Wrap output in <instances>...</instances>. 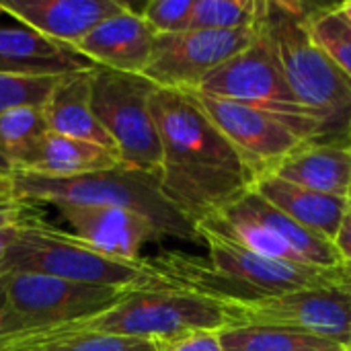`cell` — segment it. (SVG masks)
<instances>
[{
  "label": "cell",
  "instance_id": "cell-1",
  "mask_svg": "<svg viewBox=\"0 0 351 351\" xmlns=\"http://www.w3.org/2000/svg\"><path fill=\"white\" fill-rule=\"evenodd\" d=\"M150 111L162 150L160 189L195 226L253 189V171L193 93L156 88Z\"/></svg>",
  "mask_w": 351,
  "mask_h": 351
},
{
  "label": "cell",
  "instance_id": "cell-2",
  "mask_svg": "<svg viewBox=\"0 0 351 351\" xmlns=\"http://www.w3.org/2000/svg\"><path fill=\"white\" fill-rule=\"evenodd\" d=\"M315 6L263 2L257 29L267 39L294 97L321 119L323 144H351V82L311 37L308 14Z\"/></svg>",
  "mask_w": 351,
  "mask_h": 351
},
{
  "label": "cell",
  "instance_id": "cell-3",
  "mask_svg": "<svg viewBox=\"0 0 351 351\" xmlns=\"http://www.w3.org/2000/svg\"><path fill=\"white\" fill-rule=\"evenodd\" d=\"M14 193L35 206H113L142 214L148 218L162 239L199 241L197 226L177 210L160 189L158 175L138 171L125 165L115 169L76 175V177H47L29 171H14L10 175Z\"/></svg>",
  "mask_w": 351,
  "mask_h": 351
},
{
  "label": "cell",
  "instance_id": "cell-4",
  "mask_svg": "<svg viewBox=\"0 0 351 351\" xmlns=\"http://www.w3.org/2000/svg\"><path fill=\"white\" fill-rule=\"evenodd\" d=\"M245 325L241 308L214 298L169 286L132 290L109 311L70 325L45 329L53 333H105L152 343L191 333H220ZM41 331V329H39Z\"/></svg>",
  "mask_w": 351,
  "mask_h": 351
},
{
  "label": "cell",
  "instance_id": "cell-5",
  "mask_svg": "<svg viewBox=\"0 0 351 351\" xmlns=\"http://www.w3.org/2000/svg\"><path fill=\"white\" fill-rule=\"evenodd\" d=\"M4 274H39L88 286L132 290L162 286L148 257L138 261L107 257L76 234L51 226L41 216L21 224L19 237L0 269V276Z\"/></svg>",
  "mask_w": 351,
  "mask_h": 351
},
{
  "label": "cell",
  "instance_id": "cell-6",
  "mask_svg": "<svg viewBox=\"0 0 351 351\" xmlns=\"http://www.w3.org/2000/svg\"><path fill=\"white\" fill-rule=\"evenodd\" d=\"M193 93L259 109L284 121L308 144H323L325 140L321 119L294 97L267 39L259 29L257 39L245 51L218 66Z\"/></svg>",
  "mask_w": 351,
  "mask_h": 351
},
{
  "label": "cell",
  "instance_id": "cell-7",
  "mask_svg": "<svg viewBox=\"0 0 351 351\" xmlns=\"http://www.w3.org/2000/svg\"><path fill=\"white\" fill-rule=\"evenodd\" d=\"M156 86L142 74H125L95 66L90 72V105L97 121L113 140L125 167L160 173V138L150 111Z\"/></svg>",
  "mask_w": 351,
  "mask_h": 351
},
{
  "label": "cell",
  "instance_id": "cell-8",
  "mask_svg": "<svg viewBox=\"0 0 351 351\" xmlns=\"http://www.w3.org/2000/svg\"><path fill=\"white\" fill-rule=\"evenodd\" d=\"M0 284L8 302L2 337L93 319L132 292V288L88 286L39 274H4Z\"/></svg>",
  "mask_w": 351,
  "mask_h": 351
},
{
  "label": "cell",
  "instance_id": "cell-9",
  "mask_svg": "<svg viewBox=\"0 0 351 351\" xmlns=\"http://www.w3.org/2000/svg\"><path fill=\"white\" fill-rule=\"evenodd\" d=\"M257 39V27L239 31L189 29L177 35H156L154 51L142 76L156 88L197 90L208 74L245 51Z\"/></svg>",
  "mask_w": 351,
  "mask_h": 351
},
{
  "label": "cell",
  "instance_id": "cell-10",
  "mask_svg": "<svg viewBox=\"0 0 351 351\" xmlns=\"http://www.w3.org/2000/svg\"><path fill=\"white\" fill-rule=\"evenodd\" d=\"M197 232L199 241L208 247L210 263L218 271L251 286L263 296L351 286V263H343L339 267H315L294 261L269 259L255 255L245 247L214 232Z\"/></svg>",
  "mask_w": 351,
  "mask_h": 351
},
{
  "label": "cell",
  "instance_id": "cell-11",
  "mask_svg": "<svg viewBox=\"0 0 351 351\" xmlns=\"http://www.w3.org/2000/svg\"><path fill=\"white\" fill-rule=\"evenodd\" d=\"M193 95L208 113V117L216 123V128L226 136V140L249 165L255 175V181L259 177L274 175V171L288 156L308 144L284 121L259 109L226 99L208 97L202 93Z\"/></svg>",
  "mask_w": 351,
  "mask_h": 351
},
{
  "label": "cell",
  "instance_id": "cell-12",
  "mask_svg": "<svg viewBox=\"0 0 351 351\" xmlns=\"http://www.w3.org/2000/svg\"><path fill=\"white\" fill-rule=\"evenodd\" d=\"M245 325L280 327L308 333L339 343L343 350L350 337V300L346 288L300 290L265 296L239 304Z\"/></svg>",
  "mask_w": 351,
  "mask_h": 351
},
{
  "label": "cell",
  "instance_id": "cell-13",
  "mask_svg": "<svg viewBox=\"0 0 351 351\" xmlns=\"http://www.w3.org/2000/svg\"><path fill=\"white\" fill-rule=\"evenodd\" d=\"M62 218L76 230L74 234L88 243L99 253L121 259L138 261L140 249L146 243L160 241L156 226L138 212L113 206H58Z\"/></svg>",
  "mask_w": 351,
  "mask_h": 351
},
{
  "label": "cell",
  "instance_id": "cell-14",
  "mask_svg": "<svg viewBox=\"0 0 351 351\" xmlns=\"http://www.w3.org/2000/svg\"><path fill=\"white\" fill-rule=\"evenodd\" d=\"M156 33L142 14L125 2V6L99 23L72 49L99 68L142 74L154 51Z\"/></svg>",
  "mask_w": 351,
  "mask_h": 351
},
{
  "label": "cell",
  "instance_id": "cell-15",
  "mask_svg": "<svg viewBox=\"0 0 351 351\" xmlns=\"http://www.w3.org/2000/svg\"><path fill=\"white\" fill-rule=\"evenodd\" d=\"M123 6L121 0H0L4 14L68 47Z\"/></svg>",
  "mask_w": 351,
  "mask_h": 351
},
{
  "label": "cell",
  "instance_id": "cell-16",
  "mask_svg": "<svg viewBox=\"0 0 351 351\" xmlns=\"http://www.w3.org/2000/svg\"><path fill=\"white\" fill-rule=\"evenodd\" d=\"M90 68L93 64L72 47L51 41L25 25L0 27V74L58 78Z\"/></svg>",
  "mask_w": 351,
  "mask_h": 351
},
{
  "label": "cell",
  "instance_id": "cell-17",
  "mask_svg": "<svg viewBox=\"0 0 351 351\" xmlns=\"http://www.w3.org/2000/svg\"><path fill=\"white\" fill-rule=\"evenodd\" d=\"M253 191L259 193L267 204L278 208L282 214L333 245L351 208L350 199L346 197L311 191L276 175L259 177L253 183Z\"/></svg>",
  "mask_w": 351,
  "mask_h": 351
},
{
  "label": "cell",
  "instance_id": "cell-18",
  "mask_svg": "<svg viewBox=\"0 0 351 351\" xmlns=\"http://www.w3.org/2000/svg\"><path fill=\"white\" fill-rule=\"evenodd\" d=\"M93 68L60 76V80L56 82L43 105V115L51 134L84 140L90 144L117 150L113 140L109 138V134L103 130V125L97 121L93 113V105H90Z\"/></svg>",
  "mask_w": 351,
  "mask_h": 351
},
{
  "label": "cell",
  "instance_id": "cell-19",
  "mask_svg": "<svg viewBox=\"0 0 351 351\" xmlns=\"http://www.w3.org/2000/svg\"><path fill=\"white\" fill-rule=\"evenodd\" d=\"M274 175L298 187L348 199L351 185V144H304L288 156L274 171Z\"/></svg>",
  "mask_w": 351,
  "mask_h": 351
},
{
  "label": "cell",
  "instance_id": "cell-20",
  "mask_svg": "<svg viewBox=\"0 0 351 351\" xmlns=\"http://www.w3.org/2000/svg\"><path fill=\"white\" fill-rule=\"evenodd\" d=\"M230 206H234L239 212H243L245 216L253 218L255 222H259L261 226H265L267 230L278 234L294 251V255L306 265L339 267V265L348 263L341 259V255L333 243L325 241L323 237H319V234L311 232L308 228H304L302 224L294 222L292 218L282 214L278 208L267 204L253 189Z\"/></svg>",
  "mask_w": 351,
  "mask_h": 351
},
{
  "label": "cell",
  "instance_id": "cell-21",
  "mask_svg": "<svg viewBox=\"0 0 351 351\" xmlns=\"http://www.w3.org/2000/svg\"><path fill=\"white\" fill-rule=\"evenodd\" d=\"M119 165L123 162L117 150L49 132L27 171L47 177H76L115 169Z\"/></svg>",
  "mask_w": 351,
  "mask_h": 351
},
{
  "label": "cell",
  "instance_id": "cell-22",
  "mask_svg": "<svg viewBox=\"0 0 351 351\" xmlns=\"http://www.w3.org/2000/svg\"><path fill=\"white\" fill-rule=\"evenodd\" d=\"M0 351H156L152 341L105 333L27 331L0 337Z\"/></svg>",
  "mask_w": 351,
  "mask_h": 351
},
{
  "label": "cell",
  "instance_id": "cell-23",
  "mask_svg": "<svg viewBox=\"0 0 351 351\" xmlns=\"http://www.w3.org/2000/svg\"><path fill=\"white\" fill-rule=\"evenodd\" d=\"M47 134L43 107L10 109L0 115V156L14 171H27Z\"/></svg>",
  "mask_w": 351,
  "mask_h": 351
},
{
  "label": "cell",
  "instance_id": "cell-24",
  "mask_svg": "<svg viewBox=\"0 0 351 351\" xmlns=\"http://www.w3.org/2000/svg\"><path fill=\"white\" fill-rule=\"evenodd\" d=\"M218 335L224 351H346L323 337L263 325H239Z\"/></svg>",
  "mask_w": 351,
  "mask_h": 351
},
{
  "label": "cell",
  "instance_id": "cell-25",
  "mask_svg": "<svg viewBox=\"0 0 351 351\" xmlns=\"http://www.w3.org/2000/svg\"><path fill=\"white\" fill-rule=\"evenodd\" d=\"M308 31L315 43L351 82V25L337 4H317L308 14Z\"/></svg>",
  "mask_w": 351,
  "mask_h": 351
},
{
  "label": "cell",
  "instance_id": "cell-26",
  "mask_svg": "<svg viewBox=\"0 0 351 351\" xmlns=\"http://www.w3.org/2000/svg\"><path fill=\"white\" fill-rule=\"evenodd\" d=\"M263 2L259 0H193L189 29L239 31L259 23Z\"/></svg>",
  "mask_w": 351,
  "mask_h": 351
},
{
  "label": "cell",
  "instance_id": "cell-27",
  "mask_svg": "<svg viewBox=\"0 0 351 351\" xmlns=\"http://www.w3.org/2000/svg\"><path fill=\"white\" fill-rule=\"evenodd\" d=\"M58 78L0 74V115L16 107H43Z\"/></svg>",
  "mask_w": 351,
  "mask_h": 351
},
{
  "label": "cell",
  "instance_id": "cell-28",
  "mask_svg": "<svg viewBox=\"0 0 351 351\" xmlns=\"http://www.w3.org/2000/svg\"><path fill=\"white\" fill-rule=\"evenodd\" d=\"M193 0H150L138 10L156 35H177L189 31Z\"/></svg>",
  "mask_w": 351,
  "mask_h": 351
},
{
  "label": "cell",
  "instance_id": "cell-29",
  "mask_svg": "<svg viewBox=\"0 0 351 351\" xmlns=\"http://www.w3.org/2000/svg\"><path fill=\"white\" fill-rule=\"evenodd\" d=\"M33 216H39V212L14 193L8 179V183L0 187V228L21 224Z\"/></svg>",
  "mask_w": 351,
  "mask_h": 351
},
{
  "label": "cell",
  "instance_id": "cell-30",
  "mask_svg": "<svg viewBox=\"0 0 351 351\" xmlns=\"http://www.w3.org/2000/svg\"><path fill=\"white\" fill-rule=\"evenodd\" d=\"M154 346H156V351H224L220 343V335L214 331L191 333V335L177 337L171 341H160Z\"/></svg>",
  "mask_w": 351,
  "mask_h": 351
},
{
  "label": "cell",
  "instance_id": "cell-31",
  "mask_svg": "<svg viewBox=\"0 0 351 351\" xmlns=\"http://www.w3.org/2000/svg\"><path fill=\"white\" fill-rule=\"evenodd\" d=\"M335 247H337L341 259L351 263V208L350 212H348V216H346V220H343V224H341V230L337 234Z\"/></svg>",
  "mask_w": 351,
  "mask_h": 351
},
{
  "label": "cell",
  "instance_id": "cell-32",
  "mask_svg": "<svg viewBox=\"0 0 351 351\" xmlns=\"http://www.w3.org/2000/svg\"><path fill=\"white\" fill-rule=\"evenodd\" d=\"M21 224H23V222H21ZM21 224L0 228V269H2V265H4V261H6V257H8V253H10V249H12V245H14V241H16V237H19Z\"/></svg>",
  "mask_w": 351,
  "mask_h": 351
},
{
  "label": "cell",
  "instance_id": "cell-33",
  "mask_svg": "<svg viewBox=\"0 0 351 351\" xmlns=\"http://www.w3.org/2000/svg\"><path fill=\"white\" fill-rule=\"evenodd\" d=\"M6 319H8V302H6V292H4V288L0 284V337L4 335Z\"/></svg>",
  "mask_w": 351,
  "mask_h": 351
},
{
  "label": "cell",
  "instance_id": "cell-34",
  "mask_svg": "<svg viewBox=\"0 0 351 351\" xmlns=\"http://www.w3.org/2000/svg\"><path fill=\"white\" fill-rule=\"evenodd\" d=\"M337 8H339V12L350 21L351 25V0H348V2H341V4H337Z\"/></svg>",
  "mask_w": 351,
  "mask_h": 351
},
{
  "label": "cell",
  "instance_id": "cell-35",
  "mask_svg": "<svg viewBox=\"0 0 351 351\" xmlns=\"http://www.w3.org/2000/svg\"><path fill=\"white\" fill-rule=\"evenodd\" d=\"M12 171H14V169H12V167H10V165H8V162L2 158V156H0V175H4V177H10V175H12Z\"/></svg>",
  "mask_w": 351,
  "mask_h": 351
},
{
  "label": "cell",
  "instance_id": "cell-36",
  "mask_svg": "<svg viewBox=\"0 0 351 351\" xmlns=\"http://www.w3.org/2000/svg\"><path fill=\"white\" fill-rule=\"evenodd\" d=\"M346 292H348V300H350V337H348L346 351H351V286H346Z\"/></svg>",
  "mask_w": 351,
  "mask_h": 351
},
{
  "label": "cell",
  "instance_id": "cell-37",
  "mask_svg": "<svg viewBox=\"0 0 351 351\" xmlns=\"http://www.w3.org/2000/svg\"><path fill=\"white\" fill-rule=\"evenodd\" d=\"M8 179H10V177H4V175H0V187H2V185H6V183H8Z\"/></svg>",
  "mask_w": 351,
  "mask_h": 351
},
{
  "label": "cell",
  "instance_id": "cell-38",
  "mask_svg": "<svg viewBox=\"0 0 351 351\" xmlns=\"http://www.w3.org/2000/svg\"><path fill=\"white\" fill-rule=\"evenodd\" d=\"M348 199H350V204H351V185H350V197H348Z\"/></svg>",
  "mask_w": 351,
  "mask_h": 351
},
{
  "label": "cell",
  "instance_id": "cell-39",
  "mask_svg": "<svg viewBox=\"0 0 351 351\" xmlns=\"http://www.w3.org/2000/svg\"><path fill=\"white\" fill-rule=\"evenodd\" d=\"M0 14H4V12H2V8H0Z\"/></svg>",
  "mask_w": 351,
  "mask_h": 351
},
{
  "label": "cell",
  "instance_id": "cell-40",
  "mask_svg": "<svg viewBox=\"0 0 351 351\" xmlns=\"http://www.w3.org/2000/svg\"><path fill=\"white\" fill-rule=\"evenodd\" d=\"M350 140H351V128H350Z\"/></svg>",
  "mask_w": 351,
  "mask_h": 351
}]
</instances>
